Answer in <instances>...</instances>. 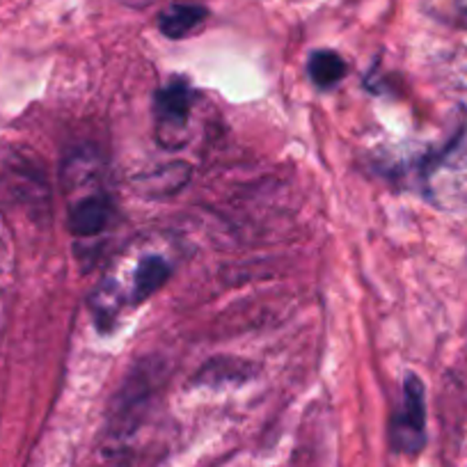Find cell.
I'll list each match as a JSON object with an SVG mask.
<instances>
[{"mask_svg": "<svg viewBox=\"0 0 467 467\" xmlns=\"http://www.w3.org/2000/svg\"><path fill=\"white\" fill-rule=\"evenodd\" d=\"M250 374H253V369L241 360H211L195 376V383L215 388V385L234 383V380H248Z\"/></svg>", "mask_w": 467, "mask_h": 467, "instance_id": "obj_7", "label": "cell"}, {"mask_svg": "<svg viewBox=\"0 0 467 467\" xmlns=\"http://www.w3.org/2000/svg\"><path fill=\"white\" fill-rule=\"evenodd\" d=\"M110 202L106 195H94L83 197L69 209V229L74 236L88 239V236H97L106 229L108 220H110Z\"/></svg>", "mask_w": 467, "mask_h": 467, "instance_id": "obj_3", "label": "cell"}, {"mask_svg": "<svg viewBox=\"0 0 467 467\" xmlns=\"http://www.w3.org/2000/svg\"><path fill=\"white\" fill-rule=\"evenodd\" d=\"M307 74L318 88H332L346 76V62L335 51H314L307 60Z\"/></svg>", "mask_w": 467, "mask_h": 467, "instance_id": "obj_6", "label": "cell"}, {"mask_svg": "<svg viewBox=\"0 0 467 467\" xmlns=\"http://www.w3.org/2000/svg\"><path fill=\"white\" fill-rule=\"evenodd\" d=\"M458 5H461V10L467 15V0H458Z\"/></svg>", "mask_w": 467, "mask_h": 467, "instance_id": "obj_8", "label": "cell"}, {"mask_svg": "<svg viewBox=\"0 0 467 467\" xmlns=\"http://www.w3.org/2000/svg\"><path fill=\"white\" fill-rule=\"evenodd\" d=\"M392 444L399 453L415 456L426 444V392L420 376L406 374L401 406L392 420Z\"/></svg>", "mask_w": 467, "mask_h": 467, "instance_id": "obj_1", "label": "cell"}, {"mask_svg": "<svg viewBox=\"0 0 467 467\" xmlns=\"http://www.w3.org/2000/svg\"><path fill=\"white\" fill-rule=\"evenodd\" d=\"M192 99H195V92H192L191 83L186 78H172L165 88H161L154 97V110L159 127L165 129V131L186 127Z\"/></svg>", "mask_w": 467, "mask_h": 467, "instance_id": "obj_2", "label": "cell"}, {"mask_svg": "<svg viewBox=\"0 0 467 467\" xmlns=\"http://www.w3.org/2000/svg\"><path fill=\"white\" fill-rule=\"evenodd\" d=\"M209 16V10L202 5H191V3H179L170 5L168 10L161 12L159 28L168 39H183L200 28Z\"/></svg>", "mask_w": 467, "mask_h": 467, "instance_id": "obj_5", "label": "cell"}, {"mask_svg": "<svg viewBox=\"0 0 467 467\" xmlns=\"http://www.w3.org/2000/svg\"><path fill=\"white\" fill-rule=\"evenodd\" d=\"M172 275V266L165 262L159 254H150V257L142 259L138 264L136 273H133V294L131 303L140 305L145 303L147 298L156 294L159 289H163L165 282Z\"/></svg>", "mask_w": 467, "mask_h": 467, "instance_id": "obj_4", "label": "cell"}]
</instances>
